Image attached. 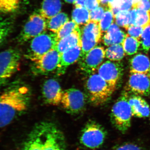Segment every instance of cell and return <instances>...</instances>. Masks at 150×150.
Instances as JSON below:
<instances>
[{"instance_id":"6da1fadb","label":"cell","mask_w":150,"mask_h":150,"mask_svg":"<svg viewBox=\"0 0 150 150\" xmlns=\"http://www.w3.org/2000/svg\"><path fill=\"white\" fill-rule=\"evenodd\" d=\"M29 90L18 82L11 84L0 94V128L7 126L28 107Z\"/></svg>"},{"instance_id":"277c9868","label":"cell","mask_w":150,"mask_h":150,"mask_svg":"<svg viewBox=\"0 0 150 150\" xmlns=\"http://www.w3.org/2000/svg\"><path fill=\"white\" fill-rule=\"evenodd\" d=\"M128 91H124L113 105L111 110V120L116 129L126 132L131 126L132 113L129 104Z\"/></svg>"},{"instance_id":"e575fe53","label":"cell","mask_w":150,"mask_h":150,"mask_svg":"<svg viewBox=\"0 0 150 150\" xmlns=\"http://www.w3.org/2000/svg\"><path fill=\"white\" fill-rule=\"evenodd\" d=\"M115 150H142L138 145L133 144H124L119 146Z\"/></svg>"},{"instance_id":"ffe728a7","label":"cell","mask_w":150,"mask_h":150,"mask_svg":"<svg viewBox=\"0 0 150 150\" xmlns=\"http://www.w3.org/2000/svg\"><path fill=\"white\" fill-rule=\"evenodd\" d=\"M126 35V33L113 23L103 36V43L108 47L115 44H122Z\"/></svg>"},{"instance_id":"7a4b0ae2","label":"cell","mask_w":150,"mask_h":150,"mask_svg":"<svg viewBox=\"0 0 150 150\" xmlns=\"http://www.w3.org/2000/svg\"><path fill=\"white\" fill-rule=\"evenodd\" d=\"M64 134L56 124L50 121L37 123L21 150H66Z\"/></svg>"},{"instance_id":"60d3db41","label":"cell","mask_w":150,"mask_h":150,"mask_svg":"<svg viewBox=\"0 0 150 150\" xmlns=\"http://www.w3.org/2000/svg\"><path fill=\"white\" fill-rule=\"evenodd\" d=\"M66 2L69 3V4H74L75 2V0H64Z\"/></svg>"},{"instance_id":"603a6c76","label":"cell","mask_w":150,"mask_h":150,"mask_svg":"<svg viewBox=\"0 0 150 150\" xmlns=\"http://www.w3.org/2000/svg\"><path fill=\"white\" fill-rule=\"evenodd\" d=\"M72 18L78 25H85L90 21V11L85 7H76L73 11Z\"/></svg>"},{"instance_id":"ab89813d","label":"cell","mask_w":150,"mask_h":150,"mask_svg":"<svg viewBox=\"0 0 150 150\" xmlns=\"http://www.w3.org/2000/svg\"><path fill=\"white\" fill-rule=\"evenodd\" d=\"M141 0H132L133 2V6L132 8H136V6L138 4V3Z\"/></svg>"},{"instance_id":"d6986e66","label":"cell","mask_w":150,"mask_h":150,"mask_svg":"<svg viewBox=\"0 0 150 150\" xmlns=\"http://www.w3.org/2000/svg\"><path fill=\"white\" fill-rule=\"evenodd\" d=\"M78 45H81V31L80 28L59 40L55 48L60 55L69 48Z\"/></svg>"},{"instance_id":"f35d334b","label":"cell","mask_w":150,"mask_h":150,"mask_svg":"<svg viewBox=\"0 0 150 150\" xmlns=\"http://www.w3.org/2000/svg\"><path fill=\"white\" fill-rule=\"evenodd\" d=\"M99 3L100 5L103 6L105 7H108V4L112 0H98Z\"/></svg>"},{"instance_id":"8fae6325","label":"cell","mask_w":150,"mask_h":150,"mask_svg":"<svg viewBox=\"0 0 150 150\" xmlns=\"http://www.w3.org/2000/svg\"><path fill=\"white\" fill-rule=\"evenodd\" d=\"M85 96L79 90L71 88L64 91L61 104L68 113L76 114L84 107Z\"/></svg>"},{"instance_id":"d6a6232c","label":"cell","mask_w":150,"mask_h":150,"mask_svg":"<svg viewBox=\"0 0 150 150\" xmlns=\"http://www.w3.org/2000/svg\"><path fill=\"white\" fill-rule=\"evenodd\" d=\"M107 8L100 6L96 9L90 11V21L99 23Z\"/></svg>"},{"instance_id":"5bb4252c","label":"cell","mask_w":150,"mask_h":150,"mask_svg":"<svg viewBox=\"0 0 150 150\" xmlns=\"http://www.w3.org/2000/svg\"><path fill=\"white\" fill-rule=\"evenodd\" d=\"M127 87V91L140 96H149L150 94V77L143 74H131Z\"/></svg>"},{"instance_id":"ac0fdd59","label":"cell","mask_w":150,"mask_h":150,"mask_svg":"<svg viewBox=\"0 0 150 150\" xmlns=\"http://www.w3.org/2000/svg\"><path fill=\"white\" fill-rule=\"evenodd\" d=\"M130 74H143L150 77V60L144 54H139L131 59L130 63Z\"/></svg>"},{"instance_id":"7c38bea8","label":"cell","mask_w":150,"mask_h":150,"mask_svg":"<svg viewBox=\"0 0 150 150\" xmlns=\"http://www.w3.org/2000/svg\"><path fill=\"white\" fill-rule=\"evenodd\" d=\"M123 66L118 62L111 61L103 63L98 69V74L115 90L123 74Z\"/></svg>"},{"instance_id":"74e56055","label":"cell","mask_w":150,"mask_h":150,"mask_svg":"<svg viewBox=\"0 0 150 150\" xmlns=\"http://www.w3.org/2000/svg\"><path fill=\"white\" fill-rule=\"evenodd\" d=\"M86 0H75L74 4L75 7H85Z\"/></svg>"},{"instance_id":"8992f818","label":"cell","mask_w":150,"mask_h":150,"mask_svg":"<svg viewBox=\"0 0 150 150\" xmlns=\"http://www.w3.org/2000/svg\"><path fill=\"white\" fill-rule=\"evenodd\" d=\"M57 42L56 33L45 31L32 39L26 57L33 62L54 49Z\"/></svg>"},{"instance_id":"484cf974","label":"cell","mask_w":150,"mask_h":150,"mask_svg":"<svg viewBox=\"0 0 150 150\" xmlns=\"http://www.w3.org/2000/svg\"><path fill=\"white\" fill-rule=\"evenodd\" d=\"M23 0H0V13H8L15 11Z\"/></svg>"},{"instance_id":"8d00e7d4","label":"cell","mask_w":150,"mask_h":150,"mask_svg":"<svg viewBox=\"0 0 150 150\" xmlns=\"http://www.w3.org/2000/svg\"><path fill=\"white\" fill-rule=\"evenodd\" d=\"M136 8L150 11L149 0H141L136 6Z\"/></svg>"},{"instance_id":"9a60e30c","label":"cell","mask_w":150,"mask_h":150,"mask_svg":"<svg viewBox=\"0 0 150 150\" xmlns=\"http://www.w3.org/2000/svg\"><path fill=\"white\" fill-rule=\"evenodd\" d=\"M64 91L57 81L53 79L47 80L42 88L43 100L47 104L59 105L61 104Z\"/></svg>"},{"instance_id":"4dcf8cb0","label":"cell","mask_w":150,"mask_h":150,"mask_svg":"<svg viewBox=\"0 0 150 150\" xmlns=\"http://www.w3.org/2000/svg\"><path fill=\"white\" fill-rule=\"evenodd\" d=\"M79 28V25L73 21L67 22L59 32L56 33L57 41L58 42L59 40L69 35Z\"/></svg>"},{"instance_id":"5b68a950","label":"cell","mask_w":150,"mask_h":150,"mask_svg":"<svg viewBox=\"0 0 150 150\" xmlns=\"http://www.w3.org/2000/svg\"><path fill=\"white\" fill-rule=\"evenodd\" d=\"M21 58L20 52L15 48L0 52V88L6 86L18 70Z\"/></svg>"},{"instance_id":"f1b7e54d","label":"cell","mask_w":150,"mask_h":150,"mask_svg":"<svg viewBox=\"0 0 150 150\" xmlns=\"http://www.w3.org/2000/svg\"><path fill=\"white\" fill-rule=\"evenodd\" d=\"M115 16L108 7L106 8L104 15L99 22V25L102 33L107 31L111 25L114 23Z\"/></svg>"},{"instance_id":"83f0119b","label":"cell","mask_w":150,"mask_h":150,"mask_svg":"<svg viewBox=\"0 0 150 150\" xmlns=\"http://www.w3.org/2000/svg\"><path fill=\"white\" fill-rule=\"evenodd\" d=\"M150 24V11L137 9L134 25L145 28Z\"/></svg>"},{"instance_id":"cb8c5ba5","label":"cell","mask_w":150,"mask_h":150,"mask_svg":"<svg viewBox=\"0 0 150 150\" xmlns=\"http://www.w3.org/2000/svg\"><path fill=\"white\" fill-rule=\"evenodd\" d=\"M105 57L112 62H118L125 56V54L122 44H115L105 50Z\"/></svg>"},{"instance_id":"4316f807","label":"cell","mask_w":150,"mask_h":150,"mask_svg":"<svg viewBox=\"0 0 150 150\" xmlns=\"http://www.w3.org/2000/svg\"><path fill=\"white\" fill-rule=\"evenodd\" d=\"M12 26V22L9 19L0 17V46L9 35Z\"/></svg>"},{"instance_id":"9c48e42d","label":"cell","mask_w":150,"mask_h":150,"mask_svg":"<svg viewBox=\"0 0 150 150\" xmlns=\"http://www.w3.org/2000/svg\"><path fill=\"white\" fill-rule=\"evenodd\" d=\"M46 29V19L40 14H33L30 16L19 35V42L21 43L26 42L45 32Z\"/></svg>"},{"instance_id":"44dd1931","label":"cell","mask_w":150,"mask_h":150,"mask_svg":"<svg viewBox=\"0 0 150 150\" xmlns=\"http://www.w3.org/2000/svg\"><path fill=\"white\" fill-rule=\"evenodd\" d=\"M61 0H44L40 10V14L46 19H49L61 12Z\"/></svg>"},{"instance_id":"f546056e","label":"cell","mask_w":150,"mask_h":150,"mask_svg":"<svg viewBox=\"0 0 150 150\" xmlns=\"http://www.w3.org/2000/svg\"><path fill=\"white\" fill-rule=\"evenodd\" d=\"M116 24L127 30L131 23V14L129 11H121L115 16Z\"/></svg>"},{"instance_id":"7402d4cb","label":"cell","mask_w":150,"mask_h":150,"mask_svg":"<svg viewBox=\"0 0 150 150\" xmlns=\"http://www.w3.org/2000/svg\"><path fill=\"white\" fill-rule=\"evenodd\" d=\"M47 20V29L55 33L59 32L67 22L69 21L67 14L62 12Z\"/></svg>"},{"instance_id":"2e32d148","label":"cell","mask_w":150,"mask_h":150,"mask_svg":"<svg viewBox=\"0 0 150 150\" xmlns=\"http://www.w3.org/2000/svg\"><path fill=\"white\" fill-rule=\"evenodd\" d=\"M81 45H78L69 48L60 55L57 74L59 76L64 74L68 67L80 59Z\"/></svg>"},{"instance_id":"1f68e13d","label":"cell","mask_w":150,"mask_h":150,"mask_svg":"<svg viewBox=\"0 0 150 150\" xmlns=\"http://www.w3.org/2000/svg\"><path fill=\"white\" fill-rule=\"evenodd\" d=\"M140 41L144 51H149L150 49V24L144 28Z\"/></svg>"},{"instance_id":"30bf717a","label":"cell","mask_w":150,"mask_h":150,"mask_svg":"<svg viewBox=\"0 0 150 150\" xmlns=\"http://www.w3.org/2000/svg\"><path fill=\"white\" fill-rule=\"evenodd\" d=\"M105 57V50L101 46H97L80 59V68L84 74L90 76L95 73L102 64Z\"/></svg>"},{"instance_id":"d4e9b609","label":"cell","mask_w":150,"mask_h":150,"mask_svg":"<svg viewBox=\"0 0 150 150\" xmlns=\"http://www.w3.org/2000/svg\"><path fill=\"white\" fill-rule=\"evenodd\" d=\"M141 41L137 38L126 34L122 45L126 55L131 56L136 54L139 50Z\"/></svg>"},{"instance_id":"e0dca14e","label":"cell","mask_w":150,"mask_h":150,"mask_svg":"<svg viewBox=\"0 0 150 150\" xmlns=\"http://www.w3.org/2000/svg\"><path fill=\"white\" fill-rule=\"evenodd\" d=\"M132 115L138 118H146L150 115V108L147 102L140 96L134 94L129 97Z\"/></svg>"},{"instance_id":"d590c367","label":"cell","mask_w":150,"mask_h":150,"mask_svg":"<svg viewBox=\"0 0 150 150\" xmlns=\"http://www.w3.org/2000/svg\"><path fill=\"white\" fill-rule=\"evenodd\" d=\"M100 4L98 0H86L85 7L89 11L96 9L99 6Z\"/></svg>"},{"instance_id":"52a82bcc","label":"cell","mask_w":150,"mask_h":150,"mask_svg":"<svg viewBox=\"0 0 150 150\" xmlns=\"http://www.w3.org/2000/svg\"><path fill=\"white\" fill-rule=\"evenodd\" d=\"M81 31V54L80 59H83L100 42L103 33L99 23L91 21L83 25Z\"/></svg>"},{"instance_id":"4fadbf2b","label":"cell","mask_w":150,"mask_h":150,"mask_svg":"<svg viewBox=\"0 0 150 150\" xmlns=\"http://www.w3.org/2000/svg\"><path fill=\"white\" fill-rule=\"evenodd\" d=\"M60 54L55 48L39 59L33 61L34 71L40 74H46L57 69Z\"/></svg>"},{"instance_id":"3957f363","label":"cell","mask_w":150,"mask_h":150,"mask_svg":"<svg viewBox=\"0 0 150 150\" xmlns=\"http://www.w3.org/2000/svg\"><path fill=\"white\" fill-rule=\"evenodd\" d=\"M86 88L90 101L94 105H101L107 102L115 90L95 73L89 76Z\"/></svg>"},{"instance_id":"ba28073f","label":"cell","mask_w":150,"mask_h":150,"mask_svg":"<svg viewBox=\"0 0 150 150\" xmlns=\"http://www.w3.org/2000/svg\"><path fill=\"white\" fill-rule=\"evenodd\" d=\"M105 137L104 129L99 124L91 121L86 124L81 134V144L86 147L95 149L103 144Z\"/></svg>"},{"instance_id":"836d02e7","label":"cell","mask_w":150,"mask_h":150,"mask_svg":"<svg viewBox=\"0 0 150 150\" xmlns=\"http://www.w3.org/2000/svg\"><path fill=\"white\" fill-rule=\"evenodd\" d=\"M144 28L142 27L130 25L126 30H127L128 35L140 40Z\"/></svg>"}]
</instances>
